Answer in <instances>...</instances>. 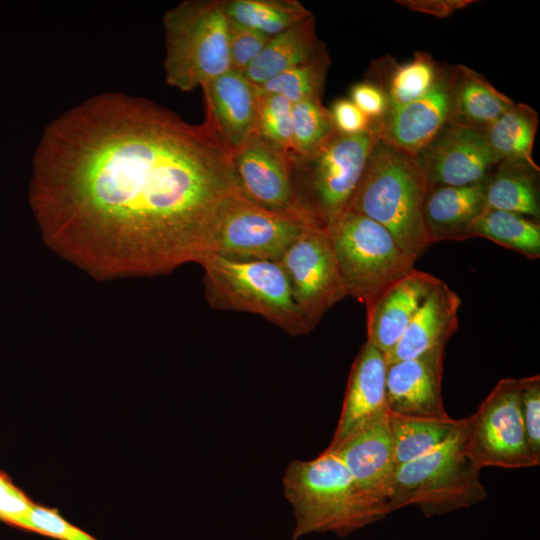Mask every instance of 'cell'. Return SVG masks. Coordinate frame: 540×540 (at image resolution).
Listing matches in <instances>:
<instances>
[{"mask_svg": "<svg viewBox=\"0 0 540 540\" xmlns=\"http://www.w3.org/2000/svg\"><path fill=\"white\" fill-rule=\"evenodd\" d=\"M291 114L295 161L313 153L336 131L330 111L321 100L294 103Z\"/></svg>", "mask_w": 540, "mask_h": 540, "instance_id": "obj_31", "label": "cell"}, {"mask_svg": "<svg viewBox=\"0 0 540 540\" xmlns=\"http://www.w3.org/2000/svg\"><path fill=\"white\" fill-rule=\"evenodd\" d=\"M347 293L368 306L415 269V261L381 224L346 209L327 228Z\"/></svg>", "mask_w": 540, "mask_h": 540, "instance_id": "obj_8", "label": "cell"}, {"mask_svg": "<svg viewBox=\"0 0 540 540\" xmlns=\"http://www.w3.org/2000/svg\"><path fill=\"white\" fill-rule=\"evenodd\" d=\"M464 453L479 470L539 465L525 432L518 379L499 380L477 411L464 418Z\"/></svg>", "mask_w": 540, "mask_h": 540, "instance_id": "obj_9", "label": "cell"}, {"mask_svg": "<svg viewBox=\"0 0 540 540\" xmlns=\"http://www.w3.org/2000/svg\"><path fill=\"white\" fill-rule=\"evenodd\" d=\"M518 381L527 440L533 456L540 462V376L537 374Z\"/></svg>", "mask_w": 540, "mask_h": 540, "instance_id": "obj_35", "label": "cell"}, {"mask_svg": "<svg viewBox=\"0 0 540 540\" xmlns=\"http://www.w3.org/2000/svg\"><path fill=\"white\" fill-rule=\"evenodd\" d=\"M334 451L361 490L389 510L396 470L389 430V414L347 438ZM391 512V510H390Z\"/></svg>", "mask_w": 540, "mask_h": 540, "instance_id": "obj_18", "label": "cell"}, {"mask_svg": "<svg viewBox=\"0 0 540 540\" xmlns=\"http://www.w3.org/2000/svg\"><path fill=\"white\" fill-rule=\"evenodd\" d=\"M292 103L281 95L259 97L255 135L280 151L292 165Z\"/></svg>", "mask_w": 540, "mask_h": 540, "instance_id": "obj_32", "label": "cell"}, {"mask_svg": "<svg viewBox=\"0 0 540 540\" xmlns=\"http://www.w3.org/2000/svg\"><path fill=\"white\" fill-rule=\"evenodd\" d=\"M461 419L406 417L389 412V430L396 468L420 458L443 444Z\"/></svg>", "mask_w": 540, "mask_h": 540, "instance_id": "obj_25", "label": "cell"}, {"mask_svg": "<svg viewBox=\"0 0 540 540\" xmlns=\"http://www.w3.org/2000/svg\"><path fill=\"white\" fill-rule=\"evenodd\" d=\"M241 192L232 155L204 122L153 102L93 97L38 147L30 201L46 244L98 279L166 274L210 252L221 208Z\"/></svg>", "mask_w": 540, "mask_h": 540, "instance_id": "obj_1", "label": "cell"}, {"mask_svg": "<svg viewBox=\"0 0 540 540\" xmlns=\"http://www.w3.org/2000/svg\"><path fill=\"white\" fill-rule=\"evenodd\" d=\"M429 191L418 158L379 140L347 209L384 226L417 260L430 246L423 217Z\"/></svg>", "mask_w": 540, "mask_h": 540, "instance_id": "obj_3", "label": "cell"}, {"mask_svg": "<svg viewBox=\"0 0 540 540\" xmlns=\"http://www.w3.org/2000/svg\"><path fill=\"white\" fill-rule=\"evenodd\" d=\"M391 68L385 84L380 86L387 96L389 109L425 95L442 72L426 52H417L411 61Z\"/></svg>", "mask_w": 540, "mask_h": 540, "instance_id": "obj_29", "label": "cell"}, {"mask_svg": "<svg viewBox=\"0 0 540 540\" xmlns=\"http://www.w3.org/2000/svg\"><path fill=\"white\" fill-rule=\"evenodd\" d=\"M324 58L328 56L316 37L312 15L272 37L242 73L254 86H259L288 69Z\"/></svg>", "mask_w": 540, "mask_h": 540, "instance_id": "obj_23", "label": "cell"}, {"mask_svg": "<svg viewBox=\"0 0 540 540\" xmlns=\"http://www.w3.org/2000/svg\"><path fill=\"white\" fill-rule=\"evenodd\" d=\"M439 281L430 273L414 269L389 286L366 306L367 341L386 355Z\"/></svg>", "mask_w": 540, "mask_h": 540, "instance_id": "obj_19", "label": "cell"}, {"mask_svg": "<svg viewBox=\"0 0 540 540\" xmlns=\"http://www.w3.org/2000/svg\"><path fill=\"white\" fill-rule=\"evenodd\" d=\"M278 263L310 330L347 296L327 229L309 223Z\"/></svg>", "mask_w": 540, "mask_h": 540, "instance_id": "obj_11", "label": "cell"}, {"mask_svg": "<svg viewBox=\"0 0 540 540\" xmlns=\"http://www.w3.org/2000/svg\"><path fill=\"white\" fill-rule=\"evenodd\" d=\"M450 109L447 124L483 131L515 102L483 75L464 65L448 74Z\"/></svg>", "mask_w": 540, "mask_h": 540, "instance_id": "obj_22", "label": "cell"}, {"mask_svg": "<svg viewBox=\"0 0 540 540\" xmlns=\"http://www.w3.org/2000/svg\"><path fill=\"white\" fill-rule=\"evenodd\" d=\"M469 237H483L530 259L540 257V225L521 214L485 210L470 228Z\"/></svg>", "mask_w": 540, "mask_h": 540, "instance_id": "obj_28", "label": "cell"}, {"mask_svg": "<svg viewBox=\"0 0 540 540\" xmlns=\"http://www.w3.org/2000/svg\"><path fill=\"white\" fill-rule=\"evenodd\" d=\"M401 6L439 18L447 17L456 10L462 9L474 2L473 0H399Z\"/></svg>", "mask_w": 540, "mask_h": 540, "instance_id": "obj_39", "label": "cell"}, {"mask_svg": "<svg viewBox=\"0 0 540 540\" xmlns=\"http://www.w3.org/2000/svg\"><path fill=\"white\" fill-rule=\"evenodd\" d=\"M379 140V121L359 134L335 131L313 153L291 165L298 179L297 204L310 220L326 229L347 209Z\"/></svg>", "mask_w": 540, "mask_h": 540, "instance_id": "obj_6", "label": "cell"}, {"mask_svg": "<svg viewBox=\"0 0 540 540\" xmlns=\"http://www.w3.org/2000/svg\"><path fill=\"white\" fill-rule=\"evenodd\" d=\"M488 177L469 185L442 186L430 190L423 212L430 245L470 238L471 226L486 210Z\"/></svg>", "mask_w": 540, "mask_h": 540, "instance_id": "obj_21", "label": "cell"}, {"mask_svg": "<svg viewBox=\"0 0 540 540\" xmlns=\"http://www.w3.org/2000/svg\"><path fill=\"white\" fill-rule=\"evenodd\" d=\"M417 158L429 190L480 182L500 162L481 131L451 124H446Z\"/></svg>", "mask_w": 540, "mask_h": 540, "instance_id": "obj_12", "label": "cell"}, {"mask_svg": "<svg viewBox=\"0 0 540 540\" xmlns=\"http://www.w3.org/2000/svg\"><path fill=\"white\" fill-rule=\"evenodd\" d=\"M227 18L270 38L312 16L296 0H220Z\"/></svg>", "mask_w": 540, "mask_h": 540, "instance_id": "obj_27", "label": "cell"}, {"mask_svg": "<svg viewBox=\"0 0 540 540\" xmlns=\"http://www.w3.org/2000/svg\"><path fill=\"white\" fill-rule=\"evenodd\" d=\"M444 349L389 363L386 399L392 414L416 418H449L441 393Z\"/></svg>", "mask_w": 540, "mask_h": 540, "instance_id": "obj_14", "label": "cell"}, {"mask_svg": "<svg viewBox=\"0 0 540 540\" xmlns=\"http://www.w3.org/2000/svg\"><path fill=\"white\" fill-rule=\"evenodd\" d=\"M537 126V112L527 104L514 103L482 134L499 161L521 160L537 166L532 158Z\"/></svg>", "mask_w": 540, "mask_h": 540, "instance_id": "obj_26", "label": "cell"}, {"mask_svg": "<svg viewBox=\"0 0 540 540\" xmlns=\"http://www.w3.org/2000/svg\"><path fill=\"white\" fill-rule=\"evenodd\" d=\"M168 84L182 91L202 87L231 70L228 18L220 0H187L164 14Z\"/></svg>", "mask_w": 540, "mask_h": 540, "instance_id": "obj_7", "label": "cell"}, {"mask_svg": "<svg viewBox=\"0 0 540 540\" xmlns=\"http://www.w3.org/2000/svg\"><path fill=\"white\" fill-rule=\"evenodd\" d=\"M487 497L477 469L464 453V419L439 447L395 470L391 512L414 505L426 516L472 507Z\"/></svg>", "mask_w": 540, "mask_h": 540, "instance_id": "obj_5", "label": "cell"}, {"mask_svg": "<svg viewBox=\"0 0 540 540\" xmlns=\"http://www.w3.org/2000/svg\"><path fill=\"white\" fill-rule=\"evenodd\" d=\"M294 517L293 540L312 533L348 536L391 513L357 485L342 459L325 449L312 460H294L283 478Z\"/></svg>", "mask_w": 540, "mask_h": 540, "instance_id": "obj_2", "label": "cell"}, {"mask_svg": "<svg viewBox=\"0 0 540 540\" xmlns=\"http://www.w3.org/2000/svg\"><path fill=\"white\" fill-rule=\"evenodd\" d=\"M232 164L238 187L247 199L270 210L307 217L297 204L291 164L272 145L254 135L232 155Z\"/></svg>", "mask_w": 540, "mask_h": 540, "instance_id": "obj_13", "label": "cell"}, {"mask_svg": "<svg viewBox=\"0 0 540 540\" xmlns=\"http://www.w3.org/2000/svg\"><path fill=\"white\" fill-rule=\"evenodd\" d=\"M461 298L440 280L429 292L396 345L385 355L387 364L445 349L458 328Z\"/></svg>", "mask_w": 540, "mask_h": 540, "instance_id": "obj_20", "label": "cell"}, {"mask_svg": "<svg viewBox=\"0 0 540 540\" xmlns=\"http://www.w3.org/2000/svg\"><path fill=\"white\" fill-rule=\"evenodd\" d=\"M18 527L59 540H97L63 519L57 511L35 505L34 503L20 521Z\"/></svg>", "mask_w": 540, "mask_h": 540, "instance_id": "obj_33", "label": "cell"}, {"mask_svg": "<svg viewBox=\"0 0 540 540\" xmlns=\"http://www.w3.org/2000/svg\"><path fill=\"white\" fill-rule=\"evenodd\" d=\"M449 109L448 74L442 71L425 95L388 109L379 120L380 140L417 157L447 124Z\"/></svg>", "mask_w": 540, "mask_h": 540, "instance_id": "obj_17", "label": "cell"}, {"mask_svg": "<svg viewBox=\"0 0 540 540\" xmlns=\"http://www.w3.org/2000/svg\"><path fill=\"white\" fill-rule=\"evenodd\" d=\"M32 504L28 497L0 472V519L18 526Z\"/></svg>", "mask_w": 540, "mask_h": 540, "instance_id": "obj_38", "label": "cell"}, {"mask_svg": "<svg viewBox=\"0 0 540 540\" xmlns=\"http://www.w3.org/2000/svg\"><path fill=\"white\" fill-rule=\"evenodd\" d=\"M329 111L335 130L341 134L363 133L374 123L350 99H337Z\"/></svg>", "mask_w": 540, "mask_h": 540, "instance_id": "obj_37", "label": "cell"}, {"mask_svg": "<svg viewBox=\"0 0 540 540\" xmlns=\"http://www.w3.org/2000/svg\"><path fill=\"white\" fill-rule=\"evenodd\" d=\"M270 37L228 18L231 69L243 72L260 54Z\"/></svg>", "mask_w": 540, "mask_h": 540, "instance_id": "obj_34", "label": "cell"}, {"mask_svg": "<svg viewBox=\"0 0 540 540\" xmlns=\"http://www.w3.org/2000/svg\"><path fill=\"white\" fill-rule=\"evenodd\" d=\"M350 100L372 121L381 120L389 109L385 92L369 81L354 84L350 89Z\"/></svg>", "mask_w": 540, "mask_h": 540, "instance_id": "obj_36", "label": "cell"}, {"mask_svg": "<svg viewBox=\"0 0 540 540\" xmlns=\"http://www.w3.org/2000/svg\"><path fill=\"white\" fill-rule=\"evenodd\" d=\"M202 89L205 122L233 155L255 135L259 105L256 88L242 72L231 69Z\"/></svg>", "mask_w": 540, "mask_h": 540, "instance_id": "obj_16", "label": "cell"}, {"mask_svg": "<svg viewBox=\"0 0 540 540\" xmlns=\"http://www.w3.org/2000/svg\"><path fill=\"white\" fill-rule=\"evenodd\" d=\"M539 167L521 160H502L488 177L486 210H502L538 220Z\"/></svg>", "mask_w": 540, "mask_h": 540, "instance_id": "obj_24", "label": "cell"}, {"mask_svg": "<svg viewBox=\"0 0 540 540\" xmlns=\"http://www.w3.org/2000/svg\"><path fill=\"white\" fill-rule=\"evenodd\" d=\"M328 58L288 69L255 86L258 97L277 94L292 104L304 100H320L323 92Z\"/></svg>", "mask_w": 540, "mask_h": 540, "instance_id": "obj_30", "label": "cell"}, {"mask_svg": "<svg viewBox=\"0 0 540 540\" xmlns=\"http://www.w3.org/2000/svg\"><path fill=\"white\" fill-rule=\"evenodd\" d=\"M309 223L314 222L300 213L267 209L238 192L219 212L210 252L234 260L278 262Z\"/></svg>", "mask_w": 540, "mask_h": 540, "instance_id": "obj_10", "label": "cell"}, {"mask_svg": "<svg viewBox=\"0 0 540 540\" xmlns=\"http://www.w3.org/2000/svg\"><path fill=\"white\" fill-rule=\"evenodd\" d=\"M387 365L385 354L366 341L352 364L338 424L327 448H335L389 414Z\"/></svg>", "mask_w": 540, "mask_h": 540, "instance_id": "obj_15", "label": "cell"}, {"mask_svg": "<svg viewBox=\"0 0 540 540\" xmlns=\"http://www.w3.org/2000/svg\"><path fill=\"white\" fill-rule=\"evenodd\" d=\"M206 298L214 309L260 315L290 335L309 333L278 262L234 260L213 252L201 256Z\"/></svg>", "mask_w": 540, "mask_h": 540, "instance_id": "obj_4", "label": "cell"}]
</instances>
